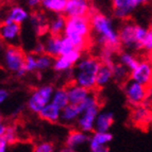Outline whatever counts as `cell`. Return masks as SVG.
Listing matches in <instances>:
<instances>
[{"mask_svg": "<svg viewBox=\"0 0 152 152\" xmlns=\"http://www.w3.org/2000/svg\"><path fill=\"white\" fill-rule=\"evenodd\" d=\"M140 49L152 53V31L151 30H148L147 35L145 36L144 41L142 43V46H140Z\"/></svg>", "mask_w": 152, "mask_h": 152, "instance_id": "obj_36", "label": "cell"}, {"mask_svg": "<svg viewBox=\"0 0 152 152\" xmlns=\"http://www.w3.org/2000/svg\"><path fill=\"white\" fill-rule=\"evenodd\" d=\"M82 112H83V109H82L81 104L69 103L65 109L62 110L61 121L64 124H72L79 119Z\"/></svg>", "mask_w": 152, "mask_h": 152, "instance_id": "obj_20", "label": "cell"}, {"mask_svg": "<svg viewBox=\"0 0 152 152\" xmlns=\"http://www.w3.org/2000/svg\"><path fill=\"white\" fill-rule=\"evenodd\" d=\"M66 91L68 95L69 103L71 104H80L91 95V91L77 85L74 82L66 86Z\"/></svg>", "mask_w": 152, "mask_h": 152, "instance_id": "obj_14", "label": "cell"}, {"mask_svg": "<svg viewBox=\"0 0 152 152\" xmlns=\"http://www.w3.org/2000/svg\"><path fill=\"white\" fill-rule=\"evenodd\" d=\"M29 18H30V15H29L28 11L26 10V9L21 8V7H19V5H15L12 9H10V11L8 12L3 21L21 25L26 20H28Z\"/></svg>", "mask_w": 152, "mask_h": 152, "instance_id": "obj_19", "label": "cell"}, {"mask_svg": "<svg viewBox=\"0 0 152 152\" xmlns=\"http://www.w3.org/2000/svg\"><path fill=\"white\" fill-rule=\"evenodd\" d=\"M54 93V87L52 85H42L33 91L30 95L28 101H27V107L32 113H38L42 111L45 105L51 102V98Z\"/></svg>", "mask_w": 152, "mask_h": 152, "instance_id": "obj_5", "label": "cell"}, {"mask_svg": "<svg viewBox=\"0 0 152 152\" xmlns=\"http://www.w3.org/2000/svg\"><path fill=\"white\" fill-rule=\"evenodd\" d=\"M8 97H9V91L4 88H0V104H2L8 99Z\"/></svg>", "mask_w": 152, "mask_h": 152, "instance_id": "obj_39", "label": "cell"}, {"mask_svg": "<svg viewBox=\"0 0 152 152\" xmlns=\"http://www.w3.org/2000/svg\"><path fill=\"white\" fill-rule=\"evenodd\" d=\"M111 80H113L112 67L102 64L101 67L98 70V74H97V79H96L97 87L98 88H102V87L107 86Z\"/></svg>", "mask_w": 152, "mask_h": 152, "instance_id": "obj_24", "label": "cell"}, {"mask_svg": "<svg viewBox=\"0 0 152 152\" xmlns=\"http://www.w3.org/2000/svg\"><path fill=\"white\" fill-rule=\"evenodd\" d=\"M112 140H113V134L111 132H94L88 140L89 150L94 151L100 147L107 146V144H110Z\"/></svg>", "mask_w": 152, "mask_h": 152, "instance_id": "obj_16", "label": "cell"}, {"mask_svg": "<svg viewBox=\"0 0 152 152\" xmlns=\"http://www.w3.org/2000/svg\"><path fill=\"white\" fill-rule=\"evenodd\" d=\"M137 3H138V5L148 4V3H152V0H137Z\"/></svg>", "mask_w": 152, "mask_h": 152, "instance_id": "obj_44", "label": "cell"}, {"mask_svg": "<svg viewBox=\"0 0 152 152\" xmlns=\"http://www.w3.org/2000/svg\"><path fill=\"white\" fill-rule=\"evenodd\" d=\"M91 152H110V149L107 146H104V147H100L98 149L94 150V151H91Z\"/></svg>", "mask_w": 152, "mask_h": 152, "instance_id": "obj_42", "label": "cell"}, {"mask_svg": "<svg viewBox=\"0 0 152 152\" xmlns=\"http://www.w3.org/2000/svg\"><path fill=\"white\" fill-rule=\"evenodd\" d=\"M44 43L45 47V53L48 54L51 58H58L61 56V43H62V35H49L46 38Z\"/></svg>", "mask_w": 152, "mask_h": 152, "instance_id": "obj_18", "label": "cell"}, {"mask_svg": "<svg viewBox=\"0 0 152 152\" xmlns=\"http://www.w3.org/2000/svg\"><path fill=\"white\" fill-rule=\"evenodd\" d=\"M82 58L81 51L75 49L67 56H60L53 60L52 68L56 72H66L70 71L74 66Z\"/></svg>", "mask_w": 152, "mask_h": 152, "instance_id": "obj_11", "label": "cell"}, {"mask_svg": "<svg viewBox=\"0 0 152 152\" xmlns=\"http://www.w3.org/2000/svg\"><path fill=\"white\" fill-rule=\"evenodd\" d=\"M26 53L18 46H8L3 51L2 61L4 67L11 72H14L18 78L27 74L25 68Z\"/></svg>", "mask_w": 152, "mask_h": 152, "instance_id": "obj_4", "label": "cell"}, {"mask_svg": "<svg viewBox=\"0 0 152 152\" xmlns=\"http://www.w3.org/2000/svg\"><path fill=\"white\" fill-rule=\"evenodd\" d=\"M61 110H58L56 105L50 102L42 109V111L38 113V116L45 121L54 124V122L61 121Z\"/></svg>", "mask_w": 152, "mask_h": 152, "instance_id": "obj_21", "label": "cell"}, {"mask_svg": "<svg viewBox=\"0 0 152 152\" xmlns=\"http://www.w3.org/2000/svg\"><path fill=\"white\" fill-rule=\"evenodd\" d=\"M74 44L71 43V41L68 37H66L65 35H62V43H61V56H67L75 50Z\"/></svg>", "mask_w": 152, "mask_h": 152, "instance_id": "obj_33", "label": "cell"}, {"mask_svg": "<svg viewBox=\"0 0 152 152\" xmlns=\"http://www.w3.org/2000/svg\"><path fill=\"white\" fill-rule=\"evenodd\" d=\"M149 30H151V31H152V19H151V21H150V25H149Z\"/></svg>", "mask_w": 152, "mask_h": 152, "instance_id": "obj_46", "label": "cell"}, {"mask_svg": "<svg viewBox=\"0 0 152 152\" xmlns=\"http://www.w3.org/2000/svg\"><path fill=\"white\" fill-rule=\"evenodd\" d=\"M89 18L91 30H94V32L96 33L98 43L104 48L112 49L117 52L121 45L118 36V30H116L114 27L111 18L95 10L91 11Z\"/></svg>", "mask_w": 152, "mask_h": 152, "instance_id": "obj_1", "label": "cell"}, {"mask_svg": "<svg viewBox=\"0 0 152 152\" xmlns=\"http://www.w3.org/2000/svg\"><path fill=\"white\" fill-rule=\"evenodd\" d=\"M56 152H77V150H75V149H71V148H68V147H64V148H62V149H60L58 151H56Z\"/></svg>", "mask_w": 152, "mask_h": 152, "instance_id": "obj_43", "label": "cell"}, {"mask_svg": "<svg viewBox=\"0 0 152 152\" xmlns=\"http://www.w3.org/2000/svg\"><path fill=\"white\" fill-rule=\"evenodd\" d=\"M1 50H2V42L0 41V52H1Z\"/></svg>", "mask_w": 152, "mask_h": 152, "instance_id": "obj_47", "label": "cell"}, {"mask_svg": "<svg viewBox=\"0 0 152 152\" xmlns=\"http://www.w3.org/2000/svg\"><path fill=\"white\" fill-rule=\"evenodd\" d=\"M67 0H43L42 7L48 12L56 13V14H64Z\"/></svg>", "mask_w": 152, "mask_h": 152, "instance_id": "obj_27", "label": "cell"}, {"mask_svg": "<svg viewBox=\"0 0 152 152\" xmlns=\"http://www.w3.org/2000/svg\"><path fill=\"white\" fill-rule=\"evenodd\" d=\"M89 136L87 133L81 131V130H72L68 133L65 140V146L71 149L76 150L78 147L88 142Z\"/></svg>", "mask_w": 152, "mask_h": 152, "instance_id": "obj_15", "label": "cell"}, {"mask_svg": "<svg viewBox=\"0 0 152 152\" xmlns=\"http://www.w3.org/2000/svg\"><path fill=\"white\" fill-rule=\"evenodd\" d=\"M124 93L128 103L132 107H140L146 101L149 95V88L142 84L129 79L124 83Z\"/></svg>", "mask_w": 152, "mask_h": 152, "instance_id": "obj_6", "label": "cell"}, {"mask_svg": "<svg viewBox=\"0 0 152 152\" xmlns=\"http://www.w3.org/2000/svg\"><path fill=\"white\" fill-rule=\"evenodd\" d=\"M53 58L49 56L48 54H42L37 56L36 58V71H45L52 67L53 65Z\"/></svg>", "mask_w": 152, "mask_h": 152, "instance_id": "obj_29", "label": "cell"}, {"mask_svg": "<svg viewBox=\"0 0 152 152\" xmlns=\"http://www.w3.org/2000/svg\"><path fill=\"white\" fill-rule=\"evenodd\" d=\"M36 58L37 56L34 53L26 54L25 58V68L27 72H34L36 71Z\"/></svg>", "mask_w": 152, "mask_h": 152, "instance_id": "obj_32", "label": "cell"}, {"mask_svg": "<svg viewBox=\"0 0 152 152\" xmlns=\"http://www.w3.org/2000/svg\"><path fill=\"white\" fill-rule=\"evenodd\" d=\"M119 63L128 69L131 72L137 67V65L140 64V60L137 58L135 54H133L130 51H121L119 53Z\"/></svg>", "mask_w": 152, "mask_h": 152, "instance_id": "obj_25", "label": "cell"}, {"mask_svg": "<svg viewBox=\"0 0 152 152\" xmlns=\"http://www.w3.org/2000/svg\"><path fill=\"white\" fill-rule=\"evenodd\" d=\"M33 152H56V151L53 144H51L49 142H43L36 145L35 147H34Z\"/></svg>", "mask_w": 152, "mask_h": 152, "instance_id": "obj_35", "label": "cell"}, {"mask_svg": "<svg viewBox=\"0 0 152 152\" xmlns=\"http://www.w3.org/2000/svg\"><path fill=\"white\" fill-rule=\"evenodd\" d=\"M114 54H115L114 50L102 47L101 51H100V56H99V60L101 61V63L103 64V65H107V66H111V67H112V66L115 64Z\"/></svg>", "mask_w": 152, "mask_h": 152, "instance_id": "obj_30", "label": "cell"}, {"mask_svg": "<svg viewBox=\"0 0 152 152\" xmlns=\"http://www.w3.org/2000/svg\"><path fill=\"white\" fill-rule=\"evenodd\" d=\"M101 65L102 63L99 58L95 56L82 58L76 64L75 68L71 70L72 82L88 91L95 89L97 87V74Z\"/></svg>", "mask_w": 152, "mask_h": 152, "instance_id": "obj_2", "label": "cell"}, {"mask_svg": "<svg viewBox=\"0 0 152 152\" xmlns=\"http://www.w3.org/2000/svg\"><path fill=\"white\" fill-rule=\"evenodd\" d=\"M140 5L137 0H112V12L115 18L119 20H128Z\"/></svg>", "mask_w": 152, "mask_h": 152, "instance_id": "obj_9", "label": "cell"}, {"mask_svg": "<svg viewBox=\"0 0 152 152\" xmlns=\"http://www.w3.org/2000/svg\"><path fill=\"white\" fill-rule=\"evenodd\" d=\"M3 117H2V115L0 114V124H3Z\"/></svg>", "mask_w": 152, "mask_h": 152, "instance_id": "obj_45", "label": "cell"}, {"mask_svg": "<svg viewBox=\"0 0 152 152\" xmlns=\"http://www.w3.org/2000/svg\"><path fill=\"white\" fill-rule=\"evenodd\" d=\"M130 79L149 87L152 84V62L149 60L140 61L136 68L130 72Z\"/></svg>", "mask_w": 152, "mask_h": 152, "instance_id": "obj_10", "label": "cell"}, {"mask_svg": "<svg viewBox=\"0 0 152 152\" xmlns=\"http://www.w3.org/2000/svg\"><path fill=\"white\" fill-rule=\"evenodd\" d=\"M42 1L43 0H26L27 2V5L31 9H35L39 5H42Z\"/></svg>", "mask_w": 152, "mask_h": 152, "instance_id": "obj_38", "label": "cell"}, {"mask_svg": "<svg viewBox=\"0 0 152 152\" xmlns=\"http://www.w3.org/2000/svg\"><path fill=\"white\" fill-rule=\"evenodd\" d=\"M91 25L88 16L69 17L66 19L64 35L70 39L77 50L82 52L86 48L91 41Z\"/></svg>", "mask_w": 152, "mask_h": 152, "instance_id": "obj_3", "label": "cell"}, {"mask_svg": "<svg viewBox=\"0 0 152 152\" xmlns=\"http://www.w3.org/2000/svg\"><path fill=\"white\" fill-rule=\"evenodd\" d=\"M9 144L7 142V140L4 138H0V152H7L8 151Z\"/></svg>", "mask_w": 152, "mask_h": 152, "instance_id": "obj_40", "label": "cell"}, {"mask_svg": "<svg viewBox=\"0 0 152 152\" xmlns=\"http://www.w3.org/2000/svg\"><path fill=\"white\" fill-rule=\"evenodd\" d=\"M132 118L135 122H144L149 118V111L145 107H136L133 111Z\"/></svg>", "mask_w": 152, "mask_h": 152, "instance_id": "obj_31", "label": "cell"}, {"mask_svg": "<svg viewBox=\"0 0 152 152\" xmlns=\"http://www.w3.org/2000/svg\"><path fill=\"white\" fill-rule=\"evenodd\" d=\"M9 145H12L17 140V132H16V129L14 126H9L7 127V131H5V134L3 136Z\"/></svg>", "mask_w": 152, "mask_h": 152, "instance_id": "obj_34", "label": "cell"}, {"mask_svg": "<svg viewBox=\"0 0 152 152\" xmlns=\"http://www.w3.org/2000/svg\"><path fill=\"white\" fill-rule=\"evenodd\" d=\"M66 19L64 14H56V17L49 23L48 26V31L50 33V35H56V36H61L64 34L66 27Z\"/></svg>", "mask_w": 152, "mask_h": 152, "instance_id": "obj_22", "label": "cell"}, {"mask_svg": "<svg viewBox=\"0 0 152 152\" xmlns=\"http://www.w3.org/2000/svg\"><path fill=\"white\" fill-rule=\"evenodd\" d=\"M136 23L130 20H124L118 28V36L121 47L130 50H140V45L136 41Z\"/></svg>", "mask_w": 152, "mask_h": 152, "instance_id": "obj_7", "label": "cell"}, {"mask_svg": "<svg viewBox=\"0 0 152 152\" xmlns=\"http://www.w3.org/2000/svg\"><path fill=\"white\" fill-rule=\"evenodd\" d=\"M5 131H7V126L3 124H0V138H2L4 136Z\"/></svg>", "mask_w": 152, "mask_h": 152, "instance_id": "obj_41", "label": "cell"}, {"mask_svg": "<svg viewBox=\"0 0 152 152\" xmlns=\"http://www.w3.org/2000/svg\"><path fill=\"white\" fill-rule=\"evenodd\" d=\"M99 113H100V102L99 101L87 107L82 112L79 119L77 120L79 130H81L85 133H91V132L95 131V121H96V118Z\"/></svg>", "mask_w": 152, "mask_h": 152, "instance_id": "obj_8", "label": "cell"}, {"mask_svg": "<svg viewBox=\"0 0 152 152\" xmlns=\"http://www.w3.org/2000/svg\"><path fill=\"white\" fill-rule=\"evenodd\" d=\"M112 71H113V79L118 83L124 84V82L129 80L130 71L122 64L115 63L114 65L112 66Z\"/></svg>", "mask_w": 152, "mask_h": 152, "instance_id": "obj_28", "label": "cell"}, {"mask_svg": "<svg viewBox=\"0 0 152 152\" xmlns=\"http://www.w3.org/2000/svg\"><path fill=\"white\" fill-rule=\"evenodd\" d=\"M21 33L20 25L3 21L0 25V41L7 43L9 46H16L19 42Z\"/></svg>", "mask_w": 152, "mask_h": 152, "instance_id": "obj_12", "label": "cell"}, {"mask_svg": "<svg viewBox=\"0 0 152 152\" xmlns=\"http://www.w3.org/2000/svg\"><path fill=\"white\" fill-rule=\"evenodd\" d=\"M33 53L35 56H42V54H45V47H44L43 42H39L35 45L34 47V50H33Z\"/></svg>", "mask_w": 152, "mask_h": 152, "instance_id": "obj_37", "label": "cell"}, {"mask_svg": "<svg viewBox=\"0 0 152 152\" xmlns=\"http://www.w3.org/2000/svg\"><path fill=\"white\" fill-rule=\"evenodd\" d=\"M31 25L33 29L37 34H44L46 31L48 30V23L46 20V17L42 13H34L30 16Z\"/></svg>", "mask_w": 152, "mask_h": 152, "instance_id": "obj_26", "label": "cell"}, {"mask_svg": "<svg viewBox=\"0 0 152 152\" xmlns=\"http://www.w3.org/2000/svg\"><path fill=\"white\" fill-rule=\"evenodd\" d=\"M114 114L112 112H100L95 121V132H110L114 124Z\"/></svg>", "mask_w": 152, "mask_h": 152, "instance_id": "obj_17", "label": "cell"}, {"mask_svg": "<svg viewBox=\"0 0 152 152\" xmlns=\"http://www.w3.org/2000/svg\"><path fill=\"white\" fill-rule=\"evenodd\" d=\"M51 103L56 105L61 111L68 105L69 99L66 87H58V88L54 89V93L52 95V98H51Z\"/></svg>", "mask_w": 152, "mask_h": 152, "instance_id": "obj_23", "label": "cell"}, {"mask_svg": "<svg viewBox=\"0 0 152 152\" xmlns=\"http://www.w3.org/2000/svg\"><path fill=\"white\" fill-rule=\"evenodd\" d=\"M91 8L88 0H67L64 15L66 18L69 17H82L91 14Z\"/></svg>", "mask_w": 152, "mask_h": 152, "instance_id": "obj_13", "label": "cell"}]
</instances>
